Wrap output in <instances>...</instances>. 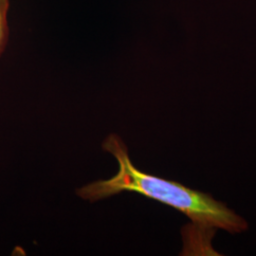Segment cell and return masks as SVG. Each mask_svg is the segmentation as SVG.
<instances>
[{
  "mask_svg": "<svg viewBox=\"0 0 256 256\" xmlns=\"http://www.w3.org/2000/svg\"><path fill=\"white\" fill-rule=\"evenodd\" d=\"M5 1H6L8 4H10V0H5Z\"/></svg>",
  "mask_w": 256,
  "mask_h": 256,
  "instance_id": "3",
  "label": "cell"
},
{
  "mask_svg": "<svg viewBox=\"0 0 256 256\" xmlns=\"http://www.w3.org/2000/svg\"><path fill=\"white\" fill-rule=\"evenodd\" d=\"M10 4L5 0H0V57L3 54L9 40L8 10Z\"/></svg>",
  "mask_w": 256,
  "mask_h": 256,
  "instance_id": "2",
  "label": "cell"
},
{
  "mask_svg": "<svg viewBox=\"0 0 256 256\" xmlns=\"http://www.w3.org/2000/svg\"><path fill=\"white\" fill-rule=\"evenodd\" d=\"M102 148L115 156L118 173L110 180L86 185L77 194L86 200L97 202L122 192H135L162 202L188 216L192 224L183 230V256L214 252L210 246L216 229L241 232L247 222L206 192L194 191L180 183L146 174L136 168L128 155V147L117 135H110Z\"/></svg>",
  "mask_w": 256,
  "mask_h": 256,
  "instance_id": "1",
  "label": "cell"
}]
</instances>
